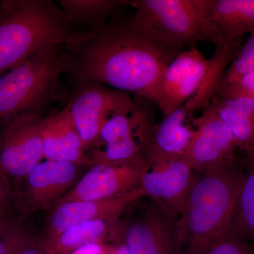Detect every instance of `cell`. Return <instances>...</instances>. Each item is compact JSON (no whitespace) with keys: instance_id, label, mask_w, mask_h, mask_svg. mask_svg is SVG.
I'll return each mask as SVG.
<instances>
[{"instance_id":"6da1fadb","label":"cell","mask_w":254,"mask_h":254,"mask_svg":"<svg viewBox=\"0 0 254 254\" xmlns=\"http://www.w3.org/2000/svg\"><path fill=\"white\" fill-rule=\"evenodd\" d=\"M62 48L64 71L78 83H98L152 102L163 71L185 50L131 17L113 16L75 31Z\"/></svg>"},{"instance_id":"7a4b0ae2","label":"cell","mask_w":254,"mask_h":254,"mask_svg":"<svg viewBox=\"0 0 254 254\" xmlns=\"http://www.w3.org/2000/svg\"><path fill=\"white\" fill-rule=\"evenodd\" d=\"M245 175L237 158L196 173L180 217L182 254H205L225 238Z\"/></svg>"},{"instance_id":"3957f363","label":"cell","mask_w":254,"mask_h":254,"mask_svg":"<svg viewBox=\"0 0 254 254\" xmlns=\"http://www.w3.org/2000/svg\"><path fill=\"white\" fill-rule=\"evenodd\" d=\"M3 5L0 76L43 48L66 44L75 32L59 5L53 1H3Z\"/></svg>"},{"instance_id":"277c9868","label":"cell","mask_w":254,"mask_h":254,"mask_svg":"<svg viewBox=\"0 0 254 254\" xmlns=\"http://www.w3.org/2000/svg\"><path fill=\"white\" fill-rule=\"evenodd\" d=\"M63 45L47 47L0 76V123L39 113L54 94L64 67Z\"/></svg>"},{"instance_id":"5b68a950","label":"cell","mask_w":254,"mask_h":254,"mask_svg":"<svg viewBox=\"0 0 254 254\" xmlns=\"http://www.w3.org/2000/svg\"><path fill=\"white\" fill-rule=\"evenodd\" d=\"M133 17L157 32L174 46L195 48L200 41L224 46L221 38L203 17L195 0H131Z\"/></svg>"},{"instance_id":"8992f818","label":"cell","mask_w":254,"mask_h":254,"mask_svg":"<svg viewBox=\"0 0 254 254\" xmlns=\"http://www.w3.org/2000/svg\"><path fill=\"white\" fill-rule=\"evenodd\" d=\"M128 93L98 83H78L67 109L87 151L94 146L103 125L115 114L135 104Z\"/></svg>"},{"instance_id":"52a82bcc","label":"cell","mask_w":254,"mask_h":254,"mask_svg":"<svg viewBox=\"0 0 254 254\" xmlns=\"http://www.w3.org/2000/svg\"><path fill=\"white\" fill-rule=\"evenodd\" d=\"M214 64L197 48L180 53L167 66L157 85L152 102L164 117L180 109L208 81Z\"/></svg>"},{"instance_id":"ba28073f","label":"cell","mask_w":254,"mask_h":254,"mask_svg":"<svg viewBox=\"0 0 254 254\" xmlns=\"http://www.w3.org/2000/svg\"><path fill=\"white\" fill-rule=\"evenodd\" d=\"M39 113L21 115L5 124L0 133V174L23 180L44 159Z\"/></svg>"},{"instance_id":"9c48e42d","label":"cell","mask_w":254,"mask_h":254,"mask_svg":"<svg viewBox=\"0 0 254 254\" xmlns=\"http://www.w3.org/2000/svg\"><path fill=\"white\" fill-rule=\"evenodd\" d=\"M124 240L130 254H182L180 217L152 201L127 225Z\"/></svg>"},{"instance_id":"30bf717a","label":"cell","mask_w":254,"mask_h":254,"mask_svg":"<svg viewBox=\"0 0 254 254\" xmlns=\"http://www.w3.org/2000/svg\"><path fill=\"white\" fill-rule=\"evenodd\" d=\"M91 167L55 206L68 202L107 199L125 194L140 187L142 178L150 169L148 162H100Z\"/></svg>"},{"instance_id":"8fae6325","label":"cell","mask_w":254,"mask_h":254,"mask_svg":"<svg viewBox=\"0 0 254 254\" xmlns=\"http://www.w3.org/2000/svg\"><path fill=\"white\" fill-rule=\"evenodd\" d=\"M192 123L194 133L182 158L195 173L236 160L235 137L210 105Z\"/></svg>"},{"instance_id":"7c38bea8","label":"cell","mask_w":254,"mask_h":254,"mask_svg":"<svg viewBox=\"0 0 254 254\" xmlns=\"http://www.w3.org/2000/svg\"><path fill=\"white\" fill-rule=\"evenodd\" d=\"M150 168L140 185L145 196L181 217L196 173L182 157Z\"/></svg>"},{"instance_id":"4fadbf2b","label":"cell","mask_w":254,"mask_h":254,"mask_svg":"<svg viewBox=\"0 0 254 254\" xmlns=\"http://www.w3.org/2000/svg\"><path fill=\"white\" fill-rule=\"evenodd\" d=\"M145 197L141 187L114 198L86 201H73L55 206L48 222L47 235L43 237L52 242L71 227L97 220H113L140 198Z\"/></svg>"},{"instance_id":"5bb4252c","label":"cell","mask_w":254,"mask_h":254,"mask_svg":"<svg viewBox=\"0 0 254 254\" xmlns=\"http://www.w3.org/2000/svg\"><path fill=\"white\" fill-rule=\"evenodd\" d=\"M81 166L64 162H41L23 178V200L30 211L49 208L78 182Z\"/></svg>"},{"instance_id":"9a60e30c","label":"cell","mask_w":254,"mask_h":254,"mask_svg":"<svg viewBox=\"0 0 254 254\" xmlns=\"http://www.w3.org/2000/svg\"><path fill=\"white\" fill-rule=\"evenodd\" d=\"M42 136L46 160L78 166L94 165L66 108L43 119Z\"/></svg>"},{"instance_id":"2e32d148","label":"cell","mask_w":254,"mask_h":254,"mask_svg":"<svg viewBox=\"0 0 254 254\" xmlns=\"http://www.w3.org/2000/svg\"><path fill=\"white\" fill-rule=\"evenodd\" d=\"M207 22L224 44L254 31V0H195Z\"/></svg>"},{"instance_id":"e0dca14e","label":"cell","mask_w":254,"mask_h":254,"mask_svg":"<svg viewBox=\"0 0 254 254\" xmlns=\"http://www.w3.org/2000/svg\"><path fill=\"white\" fill-rule=\"evenodd\" d=\"M191 116L192 113L184 105L153 127L146 152L150 168L182 157L195 131L187 124Z\"/></svg>"},{"instance_id":"ac0fdd59","label":"cell","mask_w":254,"mask_h":254,"mask_svg":"<svg viewBox=\"0 0 254 254\" xmlns=\"http://www.w3.org/2000/svg\"><path fill=\"white\" fill-rule=\"evenodd\" d=\"M58 4L71 26L86 24L91 29L116 14L125 1L118 0H59Z\"/></svg>"},{"instance_id":"d6986e66","label":"cell","mask_w":254,"mask_h":254,"mask_svg":"<svg viewBox=\"0 0 254 254\" xmlns=\"http://www.w3.org/2000/svg\"><path fill=\"white\" fill-rule=\"evenodd\" d=\"M225 238L254 241V163L245 174Z\"/></svg>"},{"instance_id":"ffe728a7","label":"cell","mask_w":254,"mask_h":254,"mask_svg":"<svg viewBox=\"0 0 254 254\" xmlns=\"http://www.w3.org/2000/svg\"><path fill=\"white\" fill-rule=\"evenodd\" d=\"M110 221L97 220L83 222L63 232L53 242H47L55 254H68L85 245L101 244L108 234Z\"/></svg>"},{"instance_id":"44dd1931","label":"cell","mask_w":254,"mask_h":254,"mask_svg":"<svg viewBox=\"0 0 254 254\" xmlns=\"http://www.w3.org/2000/svg\"><path fill=\"white\" fill-rule=\"evenodd\" d=\"M235 137L239 149L254 154V120L212 98L210 104Z\"/></svg>"},{"instance_id":"7402d4cb","label":"cell","mask_w":254,"mask_h":254,"mask_svg":"<svg viewBox=\"0 0 254 254\" xmlns=\"http://www.w3.org/2000/svg\"><path fill=\"white\" fill-rule=\"evenodd\" d=\"M254 69V31L250 33L235 60L229 65L215 92L231 86L246 73Z\"/></svg>"},{"instance_id":"603a6c76","label":"cell","mask_w":254,"mask_h":254,"mask_svg":"<svg viewBox=\"0 0 254 254\" xmlns=\"http://www.w3.org/2000/svg\"><path fill=\"white\" fill-rule=\"evenodd\" d=\"M37 240L21 224L12 222L0 236V254H21Z\"/></svg>"},{"instance_id":"cb8c5ba5","label":"cell","mask_w":254,"mask_h":254,"mask_svg":"<svg viewBox=\"0 0 254 254\" xmlns=\"http://www.w3.org/2000/svg\"><path fill=\"white\" fill-rule=\"evenodd\" d=\"M213 95L219 97L246 96L254 99V69L246 73L231 86L215 92Z\"/></svg>"},{"instance_id":"d4e9b609","label":"cell","mask_w":254,"mask_h":254,"mask_svg":"<svg viewBox=\"0 0 254 254\" xmlns=\"http://www.w3.org/2000/svg\"><path fill=\"white\" fill-rule=\"evenodd\" d=\"M205 254H254L253 246L245 241L222 239Z\"/></svg>"},{"instance_id":"484cf974","label":"cell","mask_w":254,"mask_h":254,"mask_svg":"<svg viewBox=\"0 0 254 254\" xmlns=\"http://www.w3.org/2000/svg\"><path fill=\"white\" fill-rule=\"evenodd\" d=\"M212 98L218 100L223 104L233 108L254 120V99L253 98L246 96L219 97L215 95H213Z\"/></svg>"},{"instance_id":"4316f807","label":"cell","mask_w":254,"mask_h":254,"mask_svg":"<svg viewBox=\"0 0 254 254\" xmlns=\"http://www.w3.org/2000/svg\"><path fill=\"white\" fill-rule=\"evenodd\" d=\"M21 254H55L44 237L38 239Z\"/></svg>"},{"instance_id":"83f0119b","label":"cell","mask_w":254,"mask_h":254,"mask_svg":"<svg viewBox=\"0 0 254 254\" xmlns=\"http://www.w3.org/2000/svg\"><path fill=\"white\" fill-rule=\"evenodd\" d=\"M11 195L9 181L0 174V205H6Z\"/></svg>"},{"instance_id":"f1b7e54d","label":"cell","mask_w":254,"mask_h":254,"mask_svg":"<svg viewBox=\"0 0 254 254\" xmlns=\"http://www.w3.org/2000/svg\"><path fill=\"white\" fill-rule=\"evenodd\" d=\"M103 250L101 244H91L79 247L68 254H100Z\"/></svg>"},{"instance_id":"f546056e","label":"cell","mask_w":254,"mask_h":254,"mask_svg":"<svg viewBox=\"0 0 254 254\" xmlns=\"http://www.w3.org/2000/svg\"><path fill=\"white\" fill-rule=\"evenodd\" d=\"M11 223L12 221L6 211V205H0V236L7 230Z\"/></svg>"},{"instance_id":"4dcf8cb0","label":"cell","mask_w":254,"mask_h":254,"mask_svg":"<svg viewBox=\"0 0 254 254\" xmlns=\"http://www.w3.org/2000/svg\"><path fill=\"white\" fill-rule=\"evenodd\" d=\"M115 254H130V253L128 250H127L126 245L124 243H120L115 249Z\"/></svg>"},{"instance_id":"1f68e13d","label":"cell","mask_w":254,"mask_h":254,"mask_svg":"<svg viewBox=\"0 0 254 254\" xmlns=\"http://www.w3.org/2000/svg\"><path fill=\"white\" fill-rule=\"evenodd\" d=\"M3 7H4V5H3V1H0V17H1V14H2Z\"/></svg>"},{"instance_id":"d6a6232c","label":"cell","mask_w":254,"mask_h":254,"mask_svg":"<svg viewBox=\"0 0 254 254\" xmlns=\"http://www.w3.org/2000/svg\"></svg>"}]
</instances>
